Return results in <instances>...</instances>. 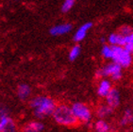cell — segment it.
I'll return each instance as SVG.
<instances>
[{
    "label": "cell",
    "mask_w": 133,
    "mask_h": 132,
    "mask_svg": "<svg viewBox=\"0 0 133 132\" xmlns=\"http://www.w3.org/2000/svg\"><path fill=\"white\" fill-rule=\"evenodd\" d=\"M94 131L95 132H111L112 127L110 123L105 119H99L94 124Z\"/></svg>",
    "instance_id": "4fadbf2b"
},
{
    "label": "cell",
    "mask_w": 133,
    "mask_h": 132,
    "mask_svg": "<svg viewBox=\"0 0 133 132\" xmlns=\"http://www.w3.org/2000/svg\"><path fill=\"white\" fill-rule=\"evenodd\" d=\"M44 129V124L41 121H31L25 124L23 132H42Z\"/></svg>",
    "instance_id": "7c38bea8"
},
{
    "label": "cell",
    "mask_w": 133,
    "mask_h": 132,
    "mask_svg": "<svg viewBox=\"0 0 133 132\" xmlns=\"http://www.w3.org/2000/svg\"><path fill=\"white\" fill-rule=\"evenodd\" d=\"M112 88H113L112 83L110 81V79L103 77V78L100 79V81L98 82L97 89H96V94H97V95L99 97L105 98Z\"/></svg>",
    "instance_id": "52a82bcc"
},
{
    "label": "cell",
    "mask_w": 133,
    "mask_h": 132,
    "mask_svg": "<svg viewBox=\"0 0 133 132\" xmlns=\"http://www.w3.org/2000/svg\"><path fill=\"white\" fill-rule=\"evenodd\" d=\"M123 76V68L115 62H110L98 69L96 71V76L99 78H110L113 81H118L122 78Z\"/></svg>",
    "instance_id": "3957f363"
},
{
    "label": "cell",
    "mask_w": 133,
    "mask_h": 132,
    "mask_svg": "<svg viewBox=\"0 0 133 132\" xmlns=\"http://www.w3.org/2000/svg\"><path fill=\"white\" fill-rule=\"evenodd\" d=\"M52 117L57 124L62 127H75L78 124L77 118L73 113L71 106L66 104L57 105Z\"/></svg>",
    "instance_id": "7a4b0ae2"
},
{
    "label": "cell",
    "mask_w": 133,
    "mask_h": 132,
    "mask_svg": "<svg viewBox=\"0 0 133 132\" xmlns=\"http://www.w3.org/2000/svg\"><path fill=\"white\" fill-rule=\"evenodd\" d=\"M113 113V109L108 106L107 104H103L98 106L95 109V115L98 117V119H106Z\"/></svg>",
    "instance_id": "8fae6325"
},
{
    "label": "cell",
    "mask_w": 133,
    "mask_h": 132,
    "mask_svg": "<svg viewBox=\"0 0 133 132\" xmlns=\"http://www.w3.org/2000/svg\"><path fill=\"white\" fill-rule=\"evenodd\" d=\"M125 49L129 52H131L133 47V31L128 36H125V45H124Z\"/></svg>",
    "instance_id": "d6986e66"
},
{
    "label": "cell",
    "mask_w": 133,
    "mask_h": 132,
    "mask_svg": "<svg viewBox=\"0 0 133 132\" xmlns=\"http://www.w3.org/2000/svg\"><path fill=\"white\" fill-rule=\"evenodd\" d=\"M112 46L110 44H104L101 48V56L105 60H111L112 58Z\"/></svg>",
    "instance_id": "ac0fdd59"
},
{
    "label": "cell",
    "mask_w": 133,
    "mask_h": 132,
    "mask_svg": "<svg viewBox=\"0 0 133 132\" xmlns=\"http://www.w3.org/2000/svg\"><path fill=\"white\" fill-rule=\"evenodd\" d=\"M92 22H87V23H85L82 25H80L79 28L77 29L76 33L74 34V37H73L74 41L76 42V43H79V42L83 41V40L86 38L88 31L92 28Z\"/></svg>",
    "instance_id": "30bf717a"
},
{
    "label": "cell",
    "mask_w": 133,
    "mask_h": 132,
    "mask_svg": "<svg viewBox=\"0 0 133 132\" xmlns=\"http://www.w3.org/2000/svg\"><path fill=\"white\" fill-rule=\"evenodd\" d=\"M73 29V25L70 23H64V24H59V25H56L52 27L49 29V33L52 36H62L64 34L69 33L70 31Z\"/></svg>",
    "instance_id": "9c48e42d"
},
{
    "label": "cell",
    "mask_w": 133,
    "mask_h": 132,
    "mask_svg": "<svg viewBox=\"0 0 133 132\" xmlns=\"http://www.w3.org/2000/svg\"><path fill=\"white\" fill-rule=\"evenodd\" d=\"M133 123V109H128L124 111L120 119V124L122 127L129 126Z\"/></svg>",
    "instance_id": "2e32d148"
},
{
    "label": "cell",
    "mask_w": 133,
    "mask_h": 132,
    "mask_svg": "<svg viewBox=\"0 0 133 132\" xmlns=\"http://www.w3.org/2000/svg\"><path fill=\"white\" fill-rule=\"evenodd\" d=\"M31 94V88L26 83H22L17 87V95L21 100H26Z\"/></svg>",
    "instance_id": "9a60e30c"
},
{
    "label": "cell",
    "mask_w": 133,
    "mask_h": 132,
    "mask_svg": "<svg viewBox=\"0 0 133 132\" xmlns=\"http://www.w3.org/2000/svg\"><path fill=\"white\" fill-rule=\"evenodd\" d=\"M7 115H10L8 108L4 107V106H0V117L7 116Z\"/></svg>",
    "instance_id": "7402d4cb"
},
{
    "label": "cell",
    "mask_w": 133,
    "mask_h": 132,
    "mask_svg": "<svg viewBox=\"0 0 133 132\" xmlns=\"http://www.w3.org/2000/svg\"><path fill=\"white\" fill-rule=\"evenodd\" d=\"M112 46V58L111 61L119 64L122 68H128L132 64L133 56L131 52L128 51L124 46L111 45Z\"/></svg>",
    "instance_id": "277c9868"
},
{
    "label": "cell",
    "mask_w": 133,
    "mask_h": 132,
    "mask_svg": "<svg viewBox=\"0 0 133 132\" xmlns=\"http://www.w3.org/2000/svg\"><path fill=\"white\" fill-rule=\"evenodd\" d=\"M131 54H132V56H133V47H132V50H131Z\"/></svg>",
    "instance_id": "603a6c76"
},
{
    "label": "cell",
    "mask_w": 133,
    "mask_h": 132,
    "mask_svg": "<svg viewBox=\"0 0 133 132\" xmlns=\"http://www.w3.org/2000/svg\"><path fill=\"white\" fill-rule=\"evenodd\" d=\"M80 53H81V48L78 44H75L69 51V54H68V58L71 61H76L78 57H79Z\"/></svg>",
    "instance_id": "e0dca14e"
},
{
    "label": "cell",
    "mask_w": 133,
    "mask_h": 132,
    "mask_svg": "<svg viewBox=\"0 0 133 132\" xmlns=\"http://www.w3.org/2000/svg\"><path fill=\"white\" fill-rule=\"evenodd\" d=\"M17 126L10 115L0 117V132H16Z\"/></svg>",
    "instance_id": "8992f818"
},
{
    "label": "cell",
    "mask_w": 133,
    "mask_h": 132,
    "mask_svg": "<svg viewBox=\"0 0 133 132\" xmlns=\"http://www.w3.org/2000/svg\"><path fill=\"white\" fill-rule=\"evenodd\" d=\"M73 113L77 118L78 124H88L92 118V109L83 102H75L71 105Z\"/></svg>",
    "instance_id": "5b68a950"
},
{
    "label": "cell",
    "mask_w": 133,
    "mask_h": 132,
    "mask_svg": "<svg viewBox=\"0 0 133 132\" xmlns=\"http://www.w3.org/2000/svg\"><path fill=\"white\" fill-rule=\"evenodd\" d=\"M76 1H77V0H64V2L62 3V12L63 13L68 12V11L74 7Z\"/></svg>",
    "instance_id": "ffe728a7"
},
{
    "label": "cell",
    "mask_w": 133,
    "mask_h": 132,
    "mask_svg": "<svg viewBox=\"0 0 133 132\" xmlns=\"http://www.w3.org/2000/svg\"><path fill=\"white\" fill-rule=\"evenodd\" d=\"M132 31H133V28H131V27H129V25H123V27L120 28V29H119L118 32L120 33L121 35L128 36V35H129Z\"/></svg>",
    "instance_id": "44dd1931"
},
{
    "label": "cell",
    "mask_w": 133,
    "mask_h": 132,
    "mask_svg": "<svg viewBox=\"0 0 133 132\" xmlns=\"http://www.w3.org/2000/svg\"><path fill=\"white\" fill-rule=\"evenodd\" d=\"M108 43L110 45H125V36L121 35L119 32L110 33L107 39Z\"/></svg>",
    "instance_id": "5bb4252c"
},
{
    "label": "cell",
    "mask_w": 133,
    "mask_h": 132,
    "mask_svg": "<svg viewBox=\"0 0 133 132\" xmlns=\"http://www.w3.org/2000/svg\"><path fill=\"white\" fill-rule=\"evenodd\" d=\"M56 107V101L46 95H39L30 100V108L33 109L34 115L39 119L52 115Z\"/></svg>",
    "instance_id": "6da1fadb"
},
{
    "label": "cell",
    "mask_w": 133,
    "mask_h": 132,
    "mask_svg": "<svg viewBox=\"0 0 133 132\" xmlns=\"http://www.w3.org/2000/svg\"><path fill=\"white\" fill-rule=\"evenodd\" d=\"M106 104L108 106H110V108H112L113 109L120 105L121 102V95L120 91H118L116 88H112L110 90V91L108 94V95L105 97Z\"/></svg>",
    "instance_id": "ba28073f"
}]
</instances>
